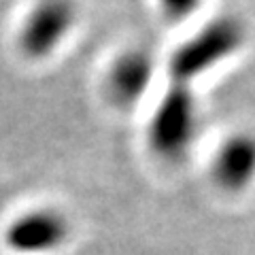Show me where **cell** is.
Returning <instances> with one entry per match:
<instances>
[{
	"mask_svg": "<svg viewBox=\"0 0 255 255\" xmlns=\"http://www.w3.org/2000/svg\"><path fill=\"white\" fill-rule=\"evenodd\" d=\"M247 30L234 15H219L174 49L168 62L172 83L189 85L194 79L228 60L243 47Z\"/></svg>",
	"mask_w": 255,
	"mask_h": 255,
	"instance_id": "obj_1",
	"label": "cell"
},
{
	"mask_svg": "<svg viewBox=\"0 0 255 255\" xmlns=\"http://www.w3.org/2000/svg\"><path fill=\"white\" fill-rule=\"evenodd\" d=\"M198 107L189 85L172 83L162 96L149 122L147 138L153 153L164 159H181L196 140Z\"/></svg>",
	"mask_w": 255,
	"mask_h": 255,
	"instance_id": "obj_2",
	"label": "cell"
},
{
	"mask_svg": "<svg viewBox=\"0 0 255 255\" xmlns=\"http://www.w3.org/2000/svg\"><path fill=\"white\" fill-rule=\"evenodd\" d=\"M77 21L75 0H38L19 30V47L32 60H43L62 45Z\"/></svg>",
	"mask_w": 255,
	"mask_h": 255,
	"instance_id": "obj_3",
	"label": "cell"
},
{
	"mask_svg": "<svg viewBox=\"0 0 255 255\" xmlns=\"http://www.w3.org/2000/svg\"><path fill=\"white\" fill-rule=\"evenodd\" d=\"M68 221L58 211L41 209L21 215L6 230V245L17 253H45L66 241Z\"/></svg>",
	"mask_w": 255,
	"mask_h": 255,
	"instance_id": "obj_4",
	"label": "cell"
},
{
	"mask_svg": "<svg viewBox=\"0 0 255 255\" xmlns=\"http://www.w3.org/2000/svg\"><path fill=\"white\" fill-rule=\"evenodd\" d=\"M155 73V62L145 49H128L113 62L107 87L115 105L132 107L147 94Z\"/></svg>",
	"mask_w": 255,
	"mask_h": 255,
	"instance_id": "obj_5",
	"label": "cell"
},
{
	"mask_svg": "<svg viewBox=\"0 0 255 255\" xmlns=\"http://www.w3.org/2000/svg\"><path fill=\"white\" fill-rule=\"evenodd\" d=\"M213 177L228 191H241L255 179V134L236 132L221 142L213 159Z\"/></svg>",
	"mask_w": 255,
	"mask_h": 255,
	"instance_id": "obj_6",
	"label": "cell"
},
{
	"mask_svg": "<svg viewBox=\"0 0 255 255\" xmlns=\"http://www.w3.org/2000/svg\"><path fill=\"white\" fill-rule=\"evenodd\" d=\"M162 2L164 13L172 19H185L191 13L198 11V6L202 4V0H159Z\"/></svg>",
	"mask_w": 255,
	"mask_h": 255,
	"instance_id": "obj_7",
	"label": "cell"
}]
</instances>
